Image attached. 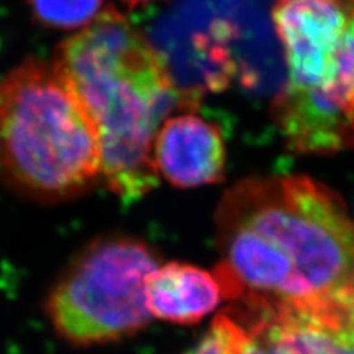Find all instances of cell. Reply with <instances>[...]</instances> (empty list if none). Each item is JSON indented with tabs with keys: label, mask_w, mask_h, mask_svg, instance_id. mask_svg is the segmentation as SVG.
<instances>
[{
	"label": "cell",
	"mask_w": 354,
	"mask_h": 354,
	"mask_svg": "<svg viewBox=\"0 0 354 354\" xmlns=\"http://www.w3.org/2000/svg\"><path fill=\"white\" fill-rule=\"evenodd\" d=\"M216 225L223 300L294 303L354 286V221L310 177L238 183L221 199Z\"/></svg>",
	"instance_id": "6da1fadb"
},
{
	"label": "cell",
	"mask_w": 354,
	"mask_h": 354,
	"mask_svg": "<svg viewBox=\"0 0 354 354\" xmlns=\"http://www.w3.org/2000/svg\"><path fill=\"white\" fill-rule=\"evenodd\" d=\"M92 114L102 147V180L123 201L158 185L153 135L182 108L173 73L148 39L113 6L64 40L55 55Z\"/></svg>",
	"instance_id": "7a4b0ae2"
},
{
	"label": "cell",
	"mask_w": 354,
	"mask_h": 354,
	"mask_svg": "<svg viewBox=\"0 0 354 354\" xmlns=\"http://www.w3.org/2000/svg\"><path fill=\"white\" fill-rule=\"evenodd\" d=\"M0 176L44 204L80 196L102 179L95 120L55 61L27 59L0 80Z\"/></svg>",
	"instance_id": "3957f363"
},
{
	"label": "cell",
	"mask_w": 354,
	"mask_h": 354,
	"mask_svg": "<svg viewBox=\"0 0 354 354\" xmlns=\"http://www.w3.org/2000/svg\"><path fill=\"white\" fill-rule=\"evenodd\" d=\"M354 17V0H274L272 19L288 77L272 114L292 151L332 153L354 148V135L334 92L338 61Z\"/></svg>",
	"instance_id": "277c9868"
},
{
	"label": "cell",
	"mask_w": 354,
	"mask_h": 354,
	"mask_svg": "<svg viewBox=\"0 0 354 354\" xmlns=\"http://www.w3.org/2000/svg\"><path fill=\"white\" fill-rule=\"evenodd\" d=\"M158 260L145 243L106 236L88 243L58 274L46 297V316L58 337L87 347L118 341L145 328L147 279Z\"/></svg>",
	"instance_id": "5b68a950"
},
{
	"label": "cell",
	"mask_w": 354,
	"mask_h": 354,
	"mask_svg": "<svg viewBox=\"0 0 354 354\" xmlns=\"http://www.w3.org/2000/svg\"><path fill=\"white\" fill-rule=\"evenodd\" d=\"M153 160L173 186L213 185L225 174V140L220 129L194 114L162 121L155 136Z\"/></svg>",
	"instance_id": "8992f818"
},
{
	"label": "cell",
	"mask_w": 354,
	"mask_h": 354,
	"mask_svg": "<svg viewBox=\"0 0 354 354\" xmlns=\"http://www.w3.org/2000/svg\"><path fill=\"white\" fill-rule=\"evenodd\" d=\"M223 298L214 273L192 264L169 263L155 269L147 279L149 313L167 322L196 324Z\"/></svg>",
	"instance_id": "52a82bcc"
},
{
	"label": "cell",
	"mask_w": 354,
	"mask_h": 354,
	"mask_svg": "<svg viewBox=\"0 0 354 354\" xmlns=\"http://www.w3.org/2000/svg\"><path fill=\"white\" fill-rule=\"evenodd\" d=\"M37 24L55 30L86 28L102 14L104 0H28Z\"/></svg>",
	"instance_id": "ba28073f"
},
{
	"label": "cell",
	"mask_w": 354,
	"mask_h": 354,
	"mask_svg": "<svg viewBox=\"0 0 354 354\" xmlns=\"http://www.w3.org/2000/svg\"><path fill=\"white\" fill-rule=\"evenodd\" d=\"M334 101L354 133V17L342 43Z\"/></svg>",
	"instance_id": "9c48e42d"
},
{
	"label": "cell",
	"mask_w": 354,
	"mask_h": 354,
	"mask_svg": "<svg viewBox=\"0 0 354 354\" xmlns=\"http://www.w3.org/2000/svg\"><path fill=\"white\" fill-rule=\"evenodd\" d=\"M185 354H238L235 325L226 310L214 319L207 334Z\"/></svg>",
	"instance_id": "30bf717a"
},
{
	"label": "cell",
	"mask_w": 354,
	"mask_h": 354,
	"mask_svg": "<svg viewBox=\"0 0 354 354\" xmlns=\"http://www.w3.org/2000/svg\"><path fill=\"white\" fill-rule=\"evenodd\" d=\"M226 313L234 320L235 325V334H236V344H238V354H266L264 348L259 342V339L254 337L251 332L243 326L239 320L232 315L229 310H226Z\"/></svg>",
	"instance_id": "8fae6325"
},
{
	"label": "cell",
	"mask_w": 354,
	"mask_h": 354,
	"mask_svg": "<svg viewBox=\"0 0 354 354\" xmlns=\"http://www.w3.org/2000/svg\"><path fill=\"white\" fill-rule=\"evenodd\" d=\"M123 2L127 6H138V5H143V3H149L152 0H123Z\"/></svg>",
	"instance_id": "7c38bea8"
}]
</instances>
